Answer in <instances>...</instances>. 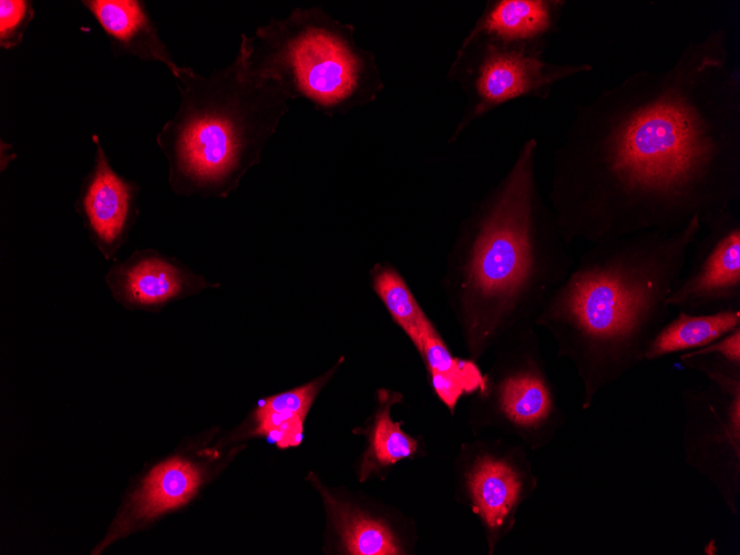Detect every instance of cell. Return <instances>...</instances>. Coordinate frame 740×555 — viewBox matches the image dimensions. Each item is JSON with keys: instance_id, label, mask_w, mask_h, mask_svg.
I'll use <instances>...</instances> for the list:
<instances>
[{"instance_id": "44dd1931", "label": "cell", "mask_w": 740, "mask_h": 555, "mask_svg": "<svg viewBox=\"0 0 740 555\" xmlns=\"http://www.w3.org/2000/svg\"><path fill=\"white\" fill-rule=\"evenodd\" d=\"M34 17L32 1H0V47L7 50L17 48Z\"/></svg>"}, {"instance_id": "603a6c76", "label": "cell", "mask_w": 740, "mask_h": 555, "mask_svg": "<svg viewBox=\"0 0 740 555\" xmlns=\"http://www.w3.org/2000/svg\"><path fill=\"white\" fill-rule=\"evenodd\" d=\"M12 146L11 144H8L7 146V152L2 147H0V171L3 172L6 167L11 163L12 160L17 157V154L14 152L9 153V150H11Z\"/></svg>"}, {"instance_id": "6da1fadb", "label": "cell", "mask_w": 740, "mask_h": 555, "mask_svg": "<svg viewBox=\"0 0 740 555\" xmlns=\"http://www.w3.org/2000/svg\"><path fill=\"white\" fill-rule=\"evenodd\" d=\"M549 206L571 245L706 227L740 198V70L728 33L689 42L577 104L553 153Z\"/></svg>"}, {"instance_id": "ba28073f", "label": "cell", "mask_w": 740, "mask_h": 555, "mask_svg": "<svg viewBox=\"0 0 740 555\" xmlns=\"http://www.w3.org/2000/svg\"><path fill=\"white\" fill-rule=\"evenodd\" d=\"M538 48L500 43L467 33L446 72L465 97L463 112L449 137L455 143L475 122L518 99L545 101L562 81L587 73V62L556 63Z\"/></svg>"}, {"instance_id": "e0dca14e", "label": "cell", "mask_w": 740, "mask_h": 555, "mask_svg": "<svg viewBox=\"0 0 740 555\" xmlns=\"http://www.w3.org/2000/svg\"><path fill=\"white\" fill-rule=\"evenodd\" d=\"M740 327V309H722L692 314L678 309L677 316L667 321L649 343L645 362L672 353H685L719 339Z\"/></svg>"}, {"instance_id": "ffe728a7", "label": "cell", "mask_w": 740, "mask_h": 555, "mask_svg": "<svg viewBox=\"0 0 740 555\" xmlns=\"http://www.w3.org/2000/svg\"><path fill=\"white\" fill-rule=\"evenodd\" d=\"M373 291L381 300L392 320L413 340L430 321L400 271L390 263L382 261L369 271Z\"/></svg>"}, {"instance_id": "3957f363", "label": "cell", "mask_w": 740, "mask_h": 555, "mask_svg": "<svg viewBox=\"0 0 740 555\" xmlns=\"http://www.w3.org/2000/svg\"><path fill=\"white\" fill-rule=\"evenodd\" d=\"M701 229L693 217L675 230L592 244L537 314L534 325L551 333L557 357L577 373L583 410L645 362Z\"/></svg>"}, {"instance_id": "7402d4cb", "label": "cell", "mask_w": 740, "mask_h": 555, "mask_svg": "<svg viewBox=\"0 0 740 555\" xmlns=\"http://www.w3.org/2000/svg\"><path fill=\"white\" fill-rule=\"evenodd\" d=\"M681 354L717 356L732 364L740 366V327L705 347Z\"/></svg>"}, {"instance_id": "d6986e66", "label": "cell", "mask_w": 740, "mask_h": 555, "mask_svg": "<svg viewBox=\"0 0 740 555\" xmlns=\"http://www.w3.org/2000/svg\"><path fill=\"white\" fill-rule=\"evenodd\" d=\"M203 474L194 463L169 459L155 466L135 494V510L140 516L154 517L187 503L197 492Z\"/></svg>"}, {"instance_id": "9c48e42d", "label": "cell", "mask_w": 740, "mask_h": 555, "mask_svg": "<svg viewBox=\"0 0 740 555\" xmlns=\"http://www.w3.org/2000/svg\"><path fill=\"white\" fill-rule=\"evenodd\" d=\"M453 482L455 502L480 523L489 555L513 531L521 506L538 486L528 450L502 435L462 442L453 461Z\"/></svg>"}, {"instance_id": "5bb4252c", "label": "cell", "mask_w": 740, "mask_h": 555, "mask_svg": "<svg viewBox=\"0 0 740 555\" xmlns=\"http://www.w3.org/2000/svg\"><path fill=\"white\" fill-rule=\"evenodd\" d=\"M566 4L564 0H489L469 32L504 44L546 50Z\"/></svg>"}, {"instance_id": "30bf717a", "label": "cell", "mask_w": 740, "mask_h": 555, "mask_svg": "<svg viewBox=\"0 0 740 555\" xmlns=\"http://www.w3.org/2000/svg\"><path fill=\"white\" fill-rule=\"evenodd\" d=\"M698 237L688 270L668 298L669 307L692 314L740 309V220L726 210Z\"/></svg>"}, {"instance_id": "ac0fdd59", "label": "cell", "mask_w": 740, "mask_h": 555, "mask_svg": "<svg viewBox=\"0 0 740 555\" xmlns=\"http://www.w3.org/2000/svg\"><path fill=\"white\" fill-rule=\"evenodd\" d=\"M338 362L316 380L263 401L256 411L257 434L268 438L279 448L296 446L301 441L302 422L321 388L335 376Z\"/></svg>"}, {"instance_id": "4fadbf2b", "label": "cell", "mask_w": 740, "mask_h": 555, "mask_svg": "<svg viewBox=\"0 0 740 555\" xmlns=\"http://www.w3.org/2000/svg\"><path fill=\"white\" fill-rule=\"evenodd\" d=\"M104 280L122 305L143 309H156L213 286L176 258L151 248L135 249L115 261Z\"/></svg>"}, {"instance_id": "5b68a950", "label": "cell", "mask_w": 740, "mask_h": 555, "mask_svg": "<svg viewBox=\"0 0 740 555\" xmlns=\"http://www.w3.org/2000/svg\"><path fill=\"white\" fill-rule=\"evenodd\" d=\"M354 32L319 7L296 8L241 34L236 58L245 74L274 81L291 101L304 99L332 117L372 103L384 89L374 53Z\"/></svg>"}, {"instance_id": "277c9868", "label": "cell", "mask_w": 740, "mask_h": 555, "mask_svg": "<svg viewBox=\"0 0 740 555\" xmlns=\"http://www.w3.org/2000/svg\"><path fill=\"white\" fill-rule=\"evenodd\" d=\"M174 78L181 103L156 136L169 186L182 196L225 198L259 163L291 100L276 82L245 74L237 58L208 76L181 66Z\"/></svg>"}, {"instance_id": "2e32d148", "label": "cell", "mask_w": 740, "mask_h": 555, "mask_svg": "<svg viewBox=\"0 0 740 555\" xmlns=\"http://www.w3.org/2000/svg\"><path fill=\"white\" fill-rule=\"evenodd\" d=\"M82 3L111 38L116 53L160 61L176 76L181 66L173 60L142 1L84 0Z\"/></svg>"}, {"instance_id": "8992f818", "label": "cell", "mask_w": 740, "mask_h": 555, "mask_svg": "<svg viewBox=\"0 0 740 555\" xmlns=\"http://www.w3.org/2000/svg\"><path fill=\"white\" fill-rule=\"evenodd\" d=\"M535 325H520L493 347V361L466 405L473 436L496 432L528 451L547 446L566 422Z\"/></svg>"}, {"instance_id": "8fae6325", "label": "cell", "mask_w": 740, "mask_h": 555, "mask_svg": "<svg viewBox=\"0 0 740 555\" xmlns=\"http://www.w3.org/2000/svg\"><path fill=\"white\" fill-rule=\"evenodd\" d=\"M94 163L75 202L89 238L106 260H115L138 216L140 186L117 174L96 134Z\"/></svg>"}, {"instance_id": "52a82bcc", "label": "cell", "mask_w": 740, "mask_h": 555, "mask_svg": "<svg viewBox=\"0 0 740 555\" xmlns=\"http://www.w3.org/2000/svg\"><path fill=\"white\" fill-rule=\"evenodd\" d=\"M679 360L707 379L705 387H685L681 446L689 467L718 492L727 510L740 504V366L717 356Z\"/></svg>"}, {"instance_id": "7a4b0ae2", "label": "cell", "mask_w": 740, "mask_h": 555, "mask_svg": "<svg viewBox=\"0 0 740 555\" xmlns=\"http://www.w3.org/2000/svg\"><path fill=\"white\" fill-rule=\"evenodd\" d=\"M537 156V141L527 138L470 205L445 257L440 287L475 362L513 328L534 323L575 264L541 192Z\"/></svg>"}, {"instance_id": "7c38bea8", "label": "cell", "mask_w": 740, "mask_h": 555, "mask_svg": "<svg viewBox=\"0 0 740 555\" xmlns=\"http://www.w3.org/2000/svg\"><path fill=\"white\" fill-rule=\"evenodd\" d=\"M319 491L336 547L347 555L412 554L418 539L415 522L383 513L363 504L360 499L326 487L319 480Z\"/></svg>"}, {"instance_id": "9a60e30c", "label": "cell", "mask_w": 740, "mask_h": 555, "mask_svg": "<svg viewBox=\"0 0 740 555\" xmlns=\"http://www.w3.org/2000/svg\"><path fill=\"white\" fill-rule=\"evenodd\" d=\"M400 392L380 388L376 392V407L364 426L354 433L364 435L367 445L357 464V476L366 482L373 476H383L392 466L403 460L424 458L428 445L421 435H412L393 420L392 407L401 403Z\"/></svg>"}]
</instances>
